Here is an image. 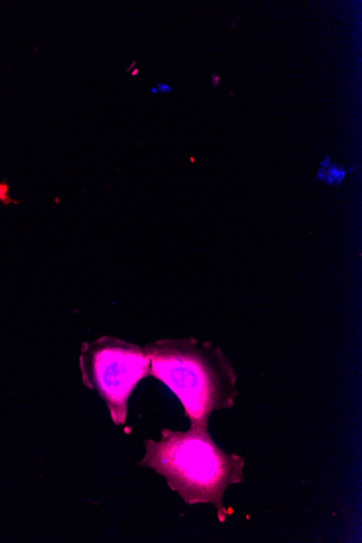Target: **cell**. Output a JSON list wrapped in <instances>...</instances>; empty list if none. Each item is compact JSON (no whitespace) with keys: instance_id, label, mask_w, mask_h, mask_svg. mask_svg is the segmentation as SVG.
<instances>
[{"instance_id":"cell-1","label":"cell","mask_w":362,"mask_h":543,"mask_svg":"<svg viewBox=\"0 0 362 543\" xmlns=\"http://www.w3.org/2000/svg\"><path fill=\"white\" fill-rule=\"evenodd\" d=\"M138 465L162 475L186 503H212L220 523L228 516L222 505L226 490L244 481V457L222 451L208 429L194 426L187 432L164 428L158 441H145Z\"/></svg>"},{"instance_id":"cell-2","label":"cell","mask_w":362,"mask_h":543,"mask_svg":"<svg viewBox=\"0 0 362 543\" xmlns=\"http://www.w3.org/2000/svg\"><path fill=\"white\" fill-rule=\"evenodd\" d=\"M150 375L176 395L190 426L208 429L214 411L230 409L236 397V374L218 347L196 338L159 340L144 347Z\"/></svg>"},{"instance_id":"cell-3","label":"cell","mask_w":362,"mask_h":543,"mask_svg":"<svg viewBox=\"0 0 362 543\" xmlns=\"http://www.w3.org/2000/svg\"><path fill=\"white\" fill-rule=\"evenodd\" d=\"M79 364L83 384L104 400L114 424H124L130 395L150 375L148 352L120 338L103 336L83 345Z\"/></svg>"},{"instance_id":"cell-4","label":"cell","mask_w":362,"mask_h":543,"mask_svg":"<svg viewBox=\"0 0 362 543\" xmlns=\"http://www.w3.org/2000/svg\"><path fill=\"white\" fill-rule=\"evenodd\" d=\"M8 191H9V186L7 185L6 182H0V202H2L4 205H9V204H18L19 202L10 199L9 195H8Z\"/></svg>"},{"instance_id":"cell-5","label":"cell","mask_w":362,"mask_h":543,"mask_svg":"<svg viewBox=\"0 0 362 543\" xmlns=\"http://www.w3.org/2000/svg\"><path fill=\"white\" fill-rule=\"evenodd\" d=\"M156 89L158 93H161V94H170L172 91V88L167 84H158Z\"/></svg>"},{"instance_id":"cell-6","label":"cell","mask_w":362,"mask_h":543,"mask_svg":"<svg viewBox=\"0 0 362 543\" xmlns=\"http://www.w3.org/2000/svg\"><path fill=\"white\" fill-rule=\"evenodd\" d=\"M220 83V77L217 74H212V86L214 88H217Z\"/></svg>"},{"instance_id":"cell-7","label":"cell","mask_w":362,"mask_h":543,"mask_svg":"<svg viewBox=\"0 0 362 543\" xmlns=\"http://www.w3.org/2000/svg\"><path fill=\"white\" fill-rule=\"evenodd\" d=\"M151 93H152L153 95H155V94H157V93H158V91H157V89H156L155 87H153V88L151 89Z\"/></svg>"},{"instance_id":"cell-8","label":"cell","mask_w":362,"mask_h":543,"mask_svg":"<svg viewBox=\"0 0 362 543\" xmlns=\"http://www.w3.org/2000/svg\"><path fill=\"white\" fill-rule=\"evenodd\" d=\"M137 73H138V69H135V70H134V72H132V73H131V75H132V76H136V75H137Z\"/></svg>"}]
</instances>
